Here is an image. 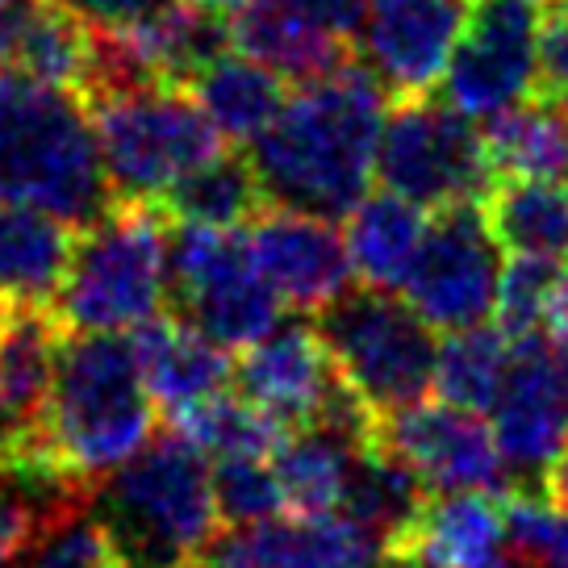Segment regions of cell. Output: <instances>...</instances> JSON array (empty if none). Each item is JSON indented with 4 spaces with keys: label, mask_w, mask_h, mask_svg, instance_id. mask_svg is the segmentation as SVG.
Listing matches in <instances>:
<instances>
[{
    "label": "cell",
    "mask_w": 568,
    "mask_h": 568,
    "mask_svg": "<svg viewBox=\"0 0 568 568\" xmlns=\"http://www.w3.org/2000/svg\"><path fill=\"white\" fill-rule=\"evenodd\" d=\"M125 568H196L217 539L213 468L180 430H163L92 494Z\"/></svg>",
    "instance_id": "4"
},
{
    "label": "cell",
    "mask_w": 568,
    "mask_h": 568,
    "mask_svg": "<svg viewBox=\"0 0 568 568\" xmlns=\"http://www.w3.org/2000/svg\"><path fill=\"white\" fill-rule=\"evenodd\" d=\"M389 92L368 68L347 63L310 80L284 101L281 118L251 142L267 205L343 222L376 176Z\"/></svg>",
    "instance_id": "1"
},
{
    "label": "cell",
    "mask_w": 568,
    "mask_h": 568,
    "mask_svg": "<svg viewBox=\"0 0 568 568\" xmlns=\"http://www.w3.org/2000/svg\"><path fill=\"white\" fill-rule=\"evenodd\" d=\"M172 430H180L189 444H196L213 460H231V456H276V447L288 439V426L276 423L267 409L247 402L243 393H217L201 406L184 409L172 418Z\"/></svg>",
    "instance_id": "31"
},
{
    "label": "cell",
    "mask_w": 568,
    "mask_h": 568,
    "mask_svg": "<svg viewBox=\"0 0 568 568\" xmlns=\"http://www.w3.org/2000/svg\"><path fill=\"white\" fill-rule=\"evenodd\" d=\"M359 447L347 435H338L331 426H297L288 430V439L276 447V477L284 489V506L297 518L338 515L347 480H352L355 456Z\"/></svg>",
    "instance_id": "26"
},
{
    "label": "cell",
    "mask_w": 568,
    "mask_h": 568,
    "mask_svg": "<svg viewBox=\"0 0 568 568\" xmlns=\"http://www.w3.org/2000/svg\"><path fill=\"white\" fill-rule=\"evenodd\" d=\"M485 151L497 176H544L568 172V97H527L485 118Z\"/></svg>",
    "instance_id": "25"
},
{
    "label": "cell",
    "mask_w": 568,
    "mask_h": 568,
    "mask_svg": "<svg viewBox=\"0 0 568 568\" xmlns=\"http://www.w3.org/2000/svg\"><path fill=\"white\" fill-rule=\"evenodd\" d=\"M338 368L314 322H281L234 364L239 393L288 430L310 426L335 389Z\"/></svg>",
    "instance_id": "17"
},
{
    "label": "cell",
    "mask_w": 568,
    "mask_h": 568,
    "mask_svg": "<svg viewBox=\"0 0 568 568\" xmlns=\"http://www.w3.org/2000/svg\"><path fill=\"white\" fill-rule=\"evenodd\" d=\"M196 568H389V544L352 515L272 518L231 527Z\"/></svg>",
    "instance_id": "16"
},
{
    "label": "cell",
    "mask_w": 568,
    "mask_h": 568,
    "mask_svg": "<svg viewBox=\"0 0 568 568\" xmlns=\"http://www.w3.org/2000/svg\"><path fill=\"white\" fill-rule=\"evenodd\" d=\"M510 347H515V338L501 326L480 322L468 331H452L447 343H439V359H435L439 402L473 409V414H489L494 402L501 397V385H506Z\"/></svg>",
    "instance_id": "30"
},
{
    "label": "cell",
    "mask_w": 568,
    "mask_h": 568,
    "mask_svg": "<svg viewBox=\"0 0 568 568\" xmlns=\"http://www.w3.org/2000/svg\"><path fill=\"white\" fill-rule=\"evenodd\" d=\"M423 506L426 485L409 464H402L381 444L359 447L352 480H347V497H343V515L364 523L393 548L409 531V523L423 515Z\"/></svg>",
    "instance_id": "29"
},
{
    "label": "cell",
    "mask_w": 568,
    "mask_h": 568,
    "mask_svg": "<svg viewBox=\"0 0 568 568\" xmlns=\"http://www.w3.org/2000/svg\"><path fill=\"white\" fill-rule=\"evenodd\" d=\"M535 4H551V0H535Z\"/></svg>",
    "instance_id": "44"
},
{
    "label": "cell",
    "mask_w": 568,
    "mask_h": 568,
    "mask_svg": "<svg viewBox=\"0 0 568 568\" xmlns=\"http://www.w3.org/2000/svg\"><path fill=\"white\" fill-rule=\"evenodd\" d=\"M489 231L515 255H568V189L544 176H497L485 193Z\"/></svg>",
    "instance_id": "27"
},
{
    "label": "cell",
    "mask_w": 568,
    "mask_h": 568,
    "mask_svg": "<svg viewBox=\"0 0 568 568\" xmlns=\"http://www.w3.org/2000/svg\"><path fill=\"white\" fill-rule=\"evenodd\" d=\"M551 326H556V335H560L568 343V272H565V281H560L556 305H551Z\"/></svg>",
    "instance_id": "40"
},
{
    "label": "cell",
    "mask_w": 568,
    "mask_h": 568,
    "mask_svg": "<svg viewBox=\"0 0 568 568\" xmlns=\"http://www.w3.org/2000/svg\"><path fill=\"white\" fill-rule=\"evenodd\" d=\"M477 118H468L452 101L402 97L385 113L376 176L385 189L418 201L423 210H447L460 201H485L494 189V163L485 151Z\"/></svg>",
    "instance_id": "9"
},
{
    "label": "cell",
    "mask_w": 568,
    "mask_h": 568,
    "mask_svg": "<svg viewBox=\"0 0 568 568\" xmlns=\"http://www.w3.org/2000/svg\"><path fill=\"white\" fill-rule=\"evenodd\" d=\"M172 213L160 201H118L113 210L75 231L54 310L68 331L125 335L160 318L172 297L168 272Z\"/></svg>",
    "instance_id": "5"
},
{
    "label": "cell",
    "mask_w": 568,
    "mask_h": 568,
    "mask_svg": "<svg viewBox=\"0 0 568 568\" xmlns=\"http://www.w3.org/2000/svg\"><path fill=\"white\" fill-rule=\"evenodd\" d=\"M172 222H201V226H247L260 210H267L264 180L255 172L251 155L222 151L196 172L180 176L160 201Z\"/></svg>",
    "instance_id": "28"
},
{
    "label": "cell",
    "mask_w": 568,
    "mask_h": 568,
    "mask_svg": "<svg viewBox=\"0 0 568 568\" xmlns=\"http://www.w3.org/2000/svg\"><path fill=\"white\" fill-rule=\"evenodd\" d=\"M247 247L276 297L297 314H322L352 288V255L335 222L267 205L247 222Z\"/></svg>",
    "instance_id": "14"
},
{
    "label": "cell",
    "mask_w": 568,
    "mask_h": 568,
    "mask_svg": "<svg viewBox=\"0 0 568 568\" xmlns=\"http://www.w3.org/2000/svg\"><path fill=\"white\" fill-rule=\"evenodd\" d=\"M155 439V402L146 393L134 338L68 331L54 385L38 423V447L80 485L97 489Z\"/></svg>",
    "instance_id": "3"
},
{
    "label": "cell",
    "mask_w": 568,
    "mask_h": 568,
    "mask_svg": "<svg viewBox=\"0 0 568 568\" xmlns=\"http://www.w3.org/2000/svg\"><path fill=\"white\" fill-rule=\"evenodd\" d=\"M544 489H548V501H556V506L568 510V447L551 460L548 473H544Z\"/></svg>",
    "instance_id": "39"
},
{
    "label": "cell",
    "mask_w": 568,
    "mask_h": 568,
    "mask_svg": "<svg viewBox=\"0 0 568 568\" xmlns=\"http://www.w3.org/2000/svg\"><path fill=\"white\" fill-rule=\"evenodd\" d=\"M63 338H68V326L51 302L9 297V314L0 322V414L38 430Z\"/></svg>",
    "instance_id": "20"
},
{
    "label": "cell",
    "mask_w": 568,
    "mask_h": 568,
    "mask_svg": "<svg viewBox=\"0 0 568 568\" xmlns=\"http://www.w3.org/2000/svg\"><path fill=\"white\" fill-rule=\"evenodd\" d=\"M510 544L506 501L485 489L439 494L389 548L393 568H480Z\"/></svg>",
    "instance_id": "18"
},
{
    "label": "cell",
    "mask_w": 568,
    "mask_h": 568,
    "mask_svg": "<svg viewBox=\"0 0 568 568\" xmlns=\"http://www.w3.org/2000/svg\"><path fill=\"white\" fill-rule=\"evenodd\" d=\"M4 314H9V297L0 293V322H4Z\"/></svg>",
    "instance_id": "43"
},
{
    "label": "cell",
    "mask_w": 568,
    "mask_h": 568,
    "mask_svg": "<svg viewBox=\"0 0 568 568\" xmlns=\"http://www.w3.org/2000/svg\"><path fill=\"white\" fill-rule=\"evenodd\" d=\"M535 42V0H468V18L444 71L447 101L477 122L527 101L539 80Z\"/></svg>",
    "instance_id": "11"
},
{
    "label": "cell",
    "mask_w": 568,
    "mask_h": 568,
    "mask_svg": "<svg viewBox=\"0 0 568 568\" xmlns=\"http://www.w3.org/2000/svg\"><path fill=\"white\" fill-rule=\"evenodd\" d=\"M560 281H565L560 260H551V255H515L510 264H501V276H497L494 322L510 338L539 331V322L551 318Z\"/></svg>",
    "instance_id": "33"
},
{
    "label": "cell",
    "mask_w": 568,
    "mask_h": 568,
    "mask_svg": "<svg viewBox=\"0 0 568 568\" xmlns=\"http://www.w3.org/2000/svg\"><path fill=\"white\" fill-rule=\"evenodd\" d=\"M231 30L239 51L260 59L264 68L293 84H310V80H322L352 63L347 38L305 21L284 0H251L234 13Z\"/></svg>",
    "instance_id": "21"
},
{
    "label": "cell",
    "mask_w": 568,
    "mask_h": 568,
    "mask_svg": "<svg viewBox=\"0 0 568 568\" xmlns=\"http://www.w3.org/2000/svg\"><path fill=\"white\" fill-rule=\"evenodd\" d=\"M193 101L205 109V118L217 125V134L226 142L247 146L264 134L267 125L281 118L284 109V75L264 68L251 54H222L217 63L196 75Z\"/></svg>",
    "instance_id": "24"
},
{
    "label": "cell",
    "mask_w": 568,
    "mask_h": 568,
    "mask_svg": "<svg viewBox=\"0 0 568 568\" xmlns=\"http://www.w3.org/2000/svg\"><path fill=\"white\" fill-rule=\"evenodd\" d=\"M26 568H125V556L105 518L75 506L34 535L26 548Z\"/></svg>",
    "instance_id": "32"
},
{
    "label": "cell",
    "mask_w": 568,
    "mask_h": 568,
    "mask_svg": "<svg viewBox=\"0 0 568 568\" xmlns=\"http://www.w3.org/2000/svg\"><path fill=\"white\" fill-rule=\"evenodd\" d=\"M92 34H125L172 13L180 0H54Z\"/></svg>",
    "instance_id": "36"
},
{
    "label": "cell",
    "mask_w": 568,
    "mask_h": 568,
    "mask_svg": "<svg viewBox=\"0 0 568 568\" xmlns=\"http://www.w3.org/2000/svg\"><path fill=\"white\" fill-rule=\"evenodd\" d=\"M314 326L335 368L376 414L414 406L435 385V326L389 288H347Z\"/></svg>",
    "instance_id": "7"
},
{
    "label": "cell",
    "mask_w": 568,
    "mask_h": 568,
    "mask_svg": "<svg viewBox=\"0 0 568 568\" xmlns=\"http://www.w3.org/2000/svg\"><path fill=\"white\" fill-rule=\"evenodd\" d=\"M213 501H217V518L231 523V527H260L281 518L284 489L276 468L260 456H231V460H217L213 468Z\"/></svg>",
    "instance_id": "34"
},
{
    "label": "cell",
    "mask_w": 568,
    "mask_h": 568,
    "mask_svg": "<svg viewBox=\"0 0 568 568\" xmlns=\"http://www.w3.org/2000/svg\"><path fill=\"white\" fill-rule=\"evenodd\" d=\"M535 63H539V92L568 97V0H551L548 13L539 18Z\"/></svg>",
    "instance_id": "37"
},
{
    "label": "cell",
    "mask_w": 568,
    "mask_h": 568,
    "mask_svg": "<svg viewBox=\"0 0 568 568\" xmlns=\"http://www.w3.org/2000/svg\"><path fill=\"white\" fill-rule=\"evenodd\" d=\"M373 444L393 452L409 464L426 494H464L485 489L501 494L510 468L501 460L494 439V426L480 423V414L447 402H414V406L389 409L376 418Z\"/></svg>",
    "instance_id": "13"
},
{
    "label": "cell",
    "mask_w": 568,
    "mask_h": 568,
    "mask_svg": "<svg viewBox=\"0 0 568 568\" xmlns=\"http://www.w3.org/2000/svg\"><path fill=\"white\" fill-rule=\"evenodd\" d=\"M489 426L510 477H544L568 447V343L560 335H527L510 347L501 397Z\"/></svg>",
    "instance_id": "12"
},
{
    "label": "cell",
    "mask_w": 568,
    "mask_h": 568,
    "mask_svg": "<svg viewBox=\"0 0 568 568\" xmlns=\"http://www.w3.org/2000/svg\"><path fill=\"white\" fill-rule=\"evenodd\" d=\"M168 272L176 297L172 314L226 352H247L284 322V302L260 276L239 226L176 222L168 239Z\"/></svg>",
    "instance_id": "8"
},
{
    "label": "cell",
    "mask_w": 568,
    "mask_h": 568,
    "mask_svg": "<svg viewBox=\"0 0 568 568\" xmlns=\"http://www.w3.org/2000/svg\"><path fill=\"white\" fill-rule=\"evenodd\" d=\"M134 352H139L146 393L168 418L226 393V385L234 381L226 347H217L180 314H160V318L142 322L134 331Z\"/></svg>",
    "instance_id": "19"
},
{
    "label": "cell",
    "mask_w": 568,
    "mask_h": 568,
    "mask_svg": "<svg viewBox=\"0 0 568 568\" xmlns=\"http://www.w3.org/2000/svg\"><path fill=\"white\" fill-rule=\"evenodd\" d=\"M515 556L527 568H568V510L544 497L518 494L506 501Z\"/></svg>",
    "instance_id": "35"
},
{
    "label": "cell",
    "mask_w": 568,
    "mask_h": 568,
    "mask_svg": "<svg viewBox=\"0 0 568 568\" xmlns=\"http://www.w3.org/2000/svg\"><path fill=\"white\" fill-rule=\"evenodd\" d=\"M89 113L118 201H163L180 176L226 151L193 92L176 84L97 97Z\"/></svg>",
    "instance_id": "6"
},
{
    "label": "cell",
    "mask_w": 568,
    "mask_h": 568,
    "mask_svg": "<svg viewBox=\"0 0 568 568\" xmlns=\"http://www.w3.org/2000/svg\"><path fill=\"white\" fill-rule=\"evenodd\" d=\"M0 201H21L84 231L118 196L84 97L0 71Z\"/></svg>",
    "instance_id": "2"
},
{
    "label": "cell",
    "mask_w": 568,
    "mask_h": 568,
    "mask_svg": "<svg viewBox=\"0 0 568 568\" xmlns=\"http://www.w3.org/2000/svg\"><path fill=\"white\" fill-rule=\"evenodd\" d=\"M293 13H302L305 21H314L322 30H331L338 38L359 34L364 13H368V0H284Z\"/></svg>",
    "instance_id": "38"
},
{
    "label": "cell",
    "mask_w": 568,
    "mask_h": 568,
    "mask_svg": "<svg viewBox=\"0 0 568 568\" xmlns=\"http://www.w3.org/2000/svg\"><path fill=\"white\" fill-rule=\"evenodd\" d=\"M497 276H501V243L489 231L485 205L460 201L435 210V222L426 226L402 293L423 314V322L452 335L494 318Z\"/></svg>",
    "instance_id": "10"
},
{
    "label": "cell",
    "mask_w": 568,
    "mask_h": 568,
    "mask_svg": "<svg viewBox=\"0 0 568 568\" xmlns=\"http://www.w3.org/2000/svg\"><path fill=\"white\" fill-rule=\"evenodd\" d=\"M75 231L51 213L0 201V293L13 302H54Z\"/></svg>",
    "instance_id": "23"
},
{
    "label": "cell",
    "mask_w": 568,
    "mask_h": 568,
    "mask_svg": "<svg viewBox=\"0 0 568 568\" xmlns=\"http://www.w3.org/2000/svg\"><path fill=\"white\" fill-rule=\"evenodd\" d=\"M468 0H368L359 59L389 97H426L444 84Z\"/></svg>",
    "instance_id": "15"
},
{
    "label": "cell",
    "mask_w": 568,
    "mask_h": 568,
    "mask_svg": "<svg viewBox=\"0 0 568 568\" xmlns=\"http://www.w3.org/2000/svg\"><path fill=\"white\" fill-rule=\"evenodd\" d=\"M4 4H9V0H0V9H4Z\"/></svg>",
    "instance_id": "45"
},
{
    "label": "cell",
    "mask_w": 568,
    "mask_h": 568,
    "mask_svg": "<svg viewBox=\"0 0 568 568\" xmlns=\"http://www.w3.org/2000/svg\"><path fill=\"white\" fill-rule=\"evenodd\" d=\"M189 4H196V9H210V13H222V18H231V13H239L243 4H251V0H189Z\"/></svg>",
    "instance_id": "41"
},
{
    "label": "cell",
    "mask_w": 568,
    "mask_h": 568,
    "mask_svg": "<svg viewBox=\"0 0 568 568\" xmlns=\"http://www.w3.org/2000/svg\"><path fill=\"white\" fill-rule=\"evenodd\" d=\"M480 568H527V565H523L518 556H506V551H501V556H494V560H485Z\"/></svg>",
    "instance_id": "42"
},
{
    "label": "cell",
    "mask_w": 568,
    "mask_h": 568,
    "mask_svg": "<svg viewBox=\"0 0 568 568\" xmlns=\"http://www.w3.org/2000/svg\"><path fill=\"white\" fill-rule=\"evenodd\" d=\"M426 210L409 196L381 189L368 193L347 217V255L355 276L373 288L402 293L426 239Z\"/></svg>",
    "instance_id": "22"
}]
</instances>
